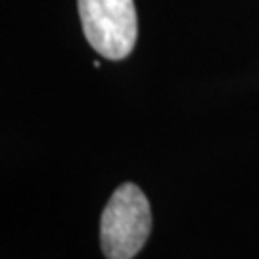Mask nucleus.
<instances>
[{"instance_id":"f03ea898","label":"nucleus","mask_w":259,"mask_h":259,"mask_svg":"<svg viewBox=\"0 0 259 259\" xmlns=\"http://www.w3.org/2000/svg\"><path fill=\"white\" fill-rule=\"evenodd\" d=\"M79 16L91 47L108 60H123L137 42L133 0H79Z\"/></svg>"},{"instance_id":"f257e3e1","label":"nucleus","mask_w":259,"mask_h":259,"mask_svg":"<svg viewBox=\"0 0 259 259\" xmlns=\"http://www.w3.org/2000/svg\"><path fill=\"white\" fill-rule=\"evenodd\" d=\"M152 229L148 198L133 183L121 185L106 204L100 242L108 259H133L146 244Z\"/></svg>"}]
</instances>
